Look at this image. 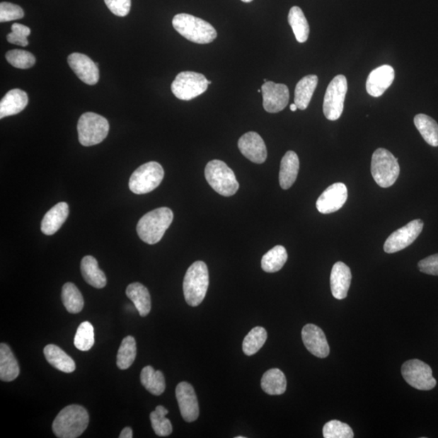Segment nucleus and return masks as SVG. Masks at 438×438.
Instances as JSON below:
<instances>
[{
    "label": "nucleus",
    "instance_id": "obj_13",
    "mask_svg": "<svg viewBox=\"0 0 438 438\" xmlns=\"http://www.w3.org/2000/svg\"><path fill=\"white\" fill-rule=\"evenodd\" d=\"M263 108L269 113H278L284 110L289 102V90L284 84L266 81L262 86Z\"/></svg>",
    "mask_w": 438,
    "mask_h": 438
},
{
    "label": "nucleus",
    "instance_id": "obj_33",
    "mask_svg": "<svg viewBox=\"0 0 438 438\" xmlns=\"http://www.w3.org/2000/svg\"><path fill=\"white\" fill-rule=\"evenodd\" d=\"M61 297L67 311L70 313H79L84 308V299L79 288L71 282L64 285Z\"/></svg>",
    "mask_w": 438,
    "mask_h": 438
},
{
    "label": "nucleus",
    "instance_id": "obj_40",
    "mask_svg": "<svg viewBox=\"0 0 438 438\" xmlns=\"http://www.w3.org/2000/svg\"><path fill=\"white\" fill-rule=\"evenodd\" d=\"M325 438H352L354 432L350 426L340 420H330L323 427Z\"/></svg>",
    "mask_w": 438,
    "mask_h": 438
},
{
    "label": "nucleus",
    "instance_id": "obj_16",
    "mask_svg": "<svg viewBox=\"0 0 438 438\" xmlns=\"http://www.w3.org/2000/svg\"><path fill=\"white\" fill-rule=\"evenodd\" d=\"M241 154L251 162L260 164L267 158V149L258 133L249 132L243 134L238 142Z\"/></svg>",
    "mask_w": 438,
    "mask_h": 438
},
{
    "label": "nucleus",
    "instance_id": "obj_45",
    "mask_svg": "<svg viewBox=\"0 0 438 438\" xmlns=\"http://www.w3.org/2000/svg\"><path fill=\"white\" fill-rule=\"evenodd\" d=\"M133 437V432L130 427H126L120 432V438H132Z\"/></svg>",
    "mask_w": 438,
    "mask_h": 438
},
{
    "label": "nucleus",
    "instance_id": "obj_28",
    "mask_svg": "<svg viewBox=\"0 0 438 438\" xmlns=\"http://www.w3.org/2000/svg\"><path fill=\"white\" fill-rule=\"evenodd\" d=\"M318 84V77L308 75L297 83L295 90V103L299 110H306L311 101L316 88Z\"/></svg>",
    "mask_w": 438,
    "mask_h": 438
},
{
    "label": "nucleus",
    "instance_id": "obj_44",
    "mask_svg": "<svg viewBox=\"0 0 438 438\" xmlns=\"http://www.w3.org/2000/svg\"><path fill=\"white\" fill-rule=\"evenodd\" d=\"M418 266L421 272L438 276V253L421 260Z\"/></svg>",
    "mask_w": 438,
    "mask_h": 438
},
{
    "label": "nucleus",
    "instance_id": "obj_11",
    "mask_svg": "<svg viewBox=\"0 0 438 438\" xmlns=\"http://www.w3.org/2000/svg\"><path fill=\"white\" fill-rule=\"evenodd\" d=\"M402 375L408 384L420 391H430L437 385L430 365L420 359H411L402 366Z\"/></svg>",
    "mask_w": 438,
    "mask_h": 438
},
{
    "label": "nucleus",
    "instance_id": "obj_46",
    "mask_svg": "<svg viewBox=\"0 0 438 438\" xmlns=\"http://www.w3.org/2000/svg\"><path fill=\"white\" fill-rule=\"evenodd\" d=\"M290 109L292 110V112H296V110L298 109L295 103H293L291 105Z\"/></svg>",
    "mask_w": 438,
    "mask_h": 438
},
{
    "label": "nucleus",
    "instance_id": "obj_32",
    "mask_svg": "<svg viewBox=\"0 0 438 438\" xmlns=\"http://www.w3.org/2000/svg\"><path fill=\"white\" fill-rule=\"evenodd\" d=\"M288 22L298 42H306L308 40L310 30L308 21L301 8L294 6L290 9Z\"/></svg>",
    "mask_w": 438,
    "mask_h": 438
},
{
    "label": "nucleus",
    "instance_id": "obj_48",
    "mask_svg": "<svg viewBox=\"0 0 438 438\" xmlns=\"http://www.w3.org/2000/svg\"><path fill=\"white\" fill-rule=\"evenodd\" d=\"M236 438H245V437H236Z\"/></svg>",
    "mask_w": 438,
    "mask_h": 438
},
{
    "label": "nucleus",
    "instance_id": "obj_37",
    "mask_svg": "<svg viewBox=\"0 0 438 438\" xmlns=\"http://www.w3.org/2000/svg\"><path fill=\"white\" fill-rule=\"evenodd\" d=\"M168 414V409L163 406H158L151 414L152 428L159 437H168L173 432V425L170 420L166 417Z\"/></svg>",
    "mask_w": 438,
    "mask_h": 438
},
{
    "label": "nucleus",
    "instance_id": "obj_8",
    "mask_svg": "<svg viewBox=\"0 0 438 438\" xmlns=\"http://www.w3.org/2000/svg\"><path fill=\"white\" fill-rule=\"evenodd\" d=\"M163 177V166L156 162H149L139 166L132 174L129 186L133 193H149L159 186Z\"/></svg>",
    "mask_w": 438,
    "mask_h": 438
},
{
    "label": "nucleus",
    "instance_id": "obj_1",
    "mask_svg": "<svg viewBox=\"0 0 438 438\" xmlns=\"http://www.w3.org/2000/svg\"><path fill=\"white\" fill-rule=\"evenodd\" d=\"M88 420L85 408L76 404L66 407L61 410L54 420V434L59 438L79 437L87 429Z\"/></svg>",
    "mask_w": 438,
    "mask_h": 438
},
{
    "label": "nucleus",
    "instance_id": "obj_25",
    "mask_svg": "<svg viewBox=\"0 0 438 438\" xmlns=\"http://www.w3.org/2000/svg\"><path fill=\"white\" fill-rule=\"evenodd\" d=\"M44 355L48 363L61 372L67 374L74 372L76 369L74 360L59 347L49 345L44 348Z\"/></svg>",
    "mask_w": 438,
    "mask_h": 438
},
{
    "label": "nucleus",
    "instance_id": "obj_30",
    "mask_svg": "<svg viewBox=\"0 0 438 438\" xmlns=\"http://www.w3.org/2000/svg\"><path fill=\"white\" fill-rule=\"evenodd\" d=\"M141 382L142 386L154 396H161L165 391L166 381L163 374L161 371L154 370L151 365L142 370Z\"/></svg>",
    "mask_w": 438,
    "mask_h": 438
},
{
    "label": "nucleus",
    "instance_id": "obj_41",
    "mask_svg": "<svg viewBox=\"0 0 438 438\" xmlns=\"http://www.w3.org/2000/svg\"><path fill=\"white\" fill-rule=\"evenodd\" d=\"M30 33L29 27L15 23L12 25V33L8 35V41L15 45L26 47L29 44L27 38L30 36Z\"/></svg>",
    "mask_w": 438,
    "mask_h": 438
},
{
    "label": "nucleus",
    "instance_id": "obj_24",
    "mask_svg": "<svg viewBox=\"0 0 438 438\" xmlns=\"http://www.w3.org/2000/svg\"><path fill=\"white\" fill-rule=\"evenodd\" d=\"M126 295L134 304L142 317H146L151 310V297L147 288L140 282H133L127 286Z\"/></svg>",
    "mask_w": 438,
    "mask_h": 438
},
{
    "label": "nucleus",
    "instance_id": "obj_4",
    "mask_svg": "<svg viewBox=\"0 0 438 438\" xmlns=\"http://www.w3.org/2000/svg\"><path fill=\"white\" fill-rule=\"evenodd\" d=\"M209 282V271L206 263L198 260L191 265L185 276L184 295L188 306L197 307L207 296Z\"/></svg>",
    "mask_w": 438,
    "mask_h": 438
},
{
    "label": "nucleus",
    "instance_id": "obj_22",
    "mask_svg": "<svg viewBox=\"0 0 438 438\" xmlns=\"http://www.w3.org/2000/svg\"><path fill=\"white\" fill-rule=\"evenodd\" d=\"M28 103L29 98L25 91L20 88L10 91L0 102V118L19 114L26 108Z\"/></svg>",
    "mask_w": 438,
    "mask_h": 438
},
{
    "label": "nucleus",
    "instance_id": "obj_20",
    "mask_svg": "<svg viewBox=\"0 0 438 438\" xmlns=\"http://www.w3.org/2000/svg\"><path fill=\"white\" fill-rule=\"evenodd\" d=\"M352 282L350 268L341 262L333 266L330 275V288L332 295L337 299H343L347 296Z\"/></svg>",
    "mask_w": 438,
    "mask_h": 438
},
{
    "label": "nucleus",
    "instance_id": "obj_34",
    "mask_svg": "<svg viewBox=\"0 0 438 438\" xmlns=\"http://www.w3.org/2000/svg\"><path fill=\"white\" fill-rule=\"evenodd\" d=\"M287 253L284 246H277L267 253L262 259V268L265 272H278L287 263Z\"/></svg>",
    "mask_w": 438,
    "mask_h": 438
},
{
    "label": "nucleus",
    "instance_id": "obj_19",
    "mask_svg": "<svg viewBox=\"0 0 438 438\" xmlns=\"http://www.w3.org/2000/svg\"><path fill=\"white\" fill-rule=\"evenodd\" d=\"M395 70L390 65H382L371 71L366 81V91L369 96L379 98L384 94L395 80Z\"/></svg>",
    "mask_w": 438,
    "mask_h": 438
},
{
    "label": "nucleus",
    "instance_id": "obj_42",
    "mask_svg": "<svg viewBox=\"0 0 438 438\" xmlns=\"http://www.w3.org/2000/svg\"><path fill=\"white\" fill-rule=\"evenodd\" d=\"M24 11L18 5L2 2L0 4V22L12 21L24 18Z\"/></svg>",
    "mask_w": 438,
    "mask_h": 438
},
{
    "label": "nucleus",
    "instance_id": "obj_27",
    "mask_svg": "<svg viewBox=\"0 0 438 438\" xmlns=\"http://www.w3.org/2000/svg\"><path fill=\"white\" fill-rule=\"evenodd\" d=\"M81 270L88 284L101 289L107 285V277L98 267L97 260L92 256H86L82 259Z\"/></svg>",
    "mask_w": 438,
    "mask_h": 438
},
{
    "label": "nucleus",
    "instance_id": "obj_23",
    "mask_svg": "<svg viewBox=\"0 0 438 438\" xmlns=\"http://www.w3.org/2000/svg\"><path fill=\"white\" fill-rule=\"evenodd\" d=\"M299 168L298 155L288 151L282 159L279 171V184L282 190H288L296 180Z\"/></svg>",
    "mask_w": 438,
    "mask_h": 438
},
{
    "label": "nucleus",
    "instance_id": "obj_26",
    "mask_svg": "<svg viewBox=\"0 0 438 438\" xmlns=\"http://www.w3.org/2000/svg\"><path fill=\"white\" fill-rule=\"evenodd\" d=\"M20 368L18 360L10 347L1 343L0 345V379L3 381H13L18 379Z\"/></svg>",
    "mask_w": 438,
    "mask_h": 438
},
{
    "label": "nucleus",
    "instance_id": "obj_36",
    "mask_svg": "<svg viewBox=\"0 0 438 438\" xmlns=\"http://www.w3.org/2000/svg\"><path fill=\"white\" fill-rule=\"evenodd\" d=\"M267 340V332L262 326L254 327L243 342V352L247 356H253L262 348Z\"/></svg>",
    "mask_w": 438,
    "mask_h": 438
},
{
    "label": "nucleus",
    "instance_id": "obj_5",
    "mask_svg": "<svg viewBox=\"0 0 438 438\" xmlns=\"http://www.w3.org/2000/svg\"><path fill=\"white\" fill-rule=\"evenodd\" d=\"M204 176L210 187L221 196L231 197L239 190L234 171L223 161H210L204 169Z\"/></svg>",
    "mask_w": 438,
    "mask_h": 438
},
{
    "label": "nucleus",
    "instance_id": "obj_6",
    "mask_svg": "<svg viewBox=\"0 0 438 438\" xmlns=\"http://www.w3.org/2000/svg\"><path fill=\"white\" fill-rule=\"evenodd\" d=\"M398 160L389 151L384 148H379L374 153L371 162V173L380 187L389 188L396 182L400 173Z\"/></svg>",
    "mask_w": 438,
    "mask_h": 438
},
{
    "label": "nucleus",
    "instance_id": "obj_31",
    "mask_svg": "<svg viewBox=\"0 0 438 438\" xmlns=\"http://www.w3.org/2000/svg\"><path fill=\"white\" fill-rule=\"evenodd\" d=\"M414 124L424 140L431 146H438V125L437 122L425 114L415 116Z\"/></svg>",
    "mask_w": 438,
    "mask_h": 438
},
{
    "label": "nucleus",
    "instance_id": "obj_39",
    "mask_svg": "<svg viewBox=\"0 0 438 438\" xmlns=\"http://www.w3.org/2000/svg\"><path fill=\"white\" fill-rule=\"evenodd\" d=\"M8 62L16 69H27L36 63L35 55L23 50H12L5 55Z\"/></svg>",
    "mask_w": 438,
    "mask_h": 438
},
{
    "label": "nucleus",
    "instance_id": "obj_14",
    "mask_svg": "<svg viewBox=\"0 0 438 438\" xmlns=\"http://www.w3.org/2000/svg\"><path fill=\"white\" fill-rule=\"evenodd\" d=\"M347 188L342 183H336L326 188L318 199L316 206L321 214L338 212L347 200Z\"/></svg>",
    "mask_w": 438,
    "mask_h": 438
},
{
    "label": "nucleus",
    "instance_id": "obj_35",
    "mask_svg": "<svg viewBox=\"0 0 438 438\" xmlns=\"http://www.w3.org/2000/svg\"><path fill=\"white\" fill-rule=\"evenodd\" d=\"M137 357V343L134 338L132 336H127L122 341L117 354L118 368L121 370H125L130 367L134 362Z\"/></svg>",
    "mask_w": 438,
    "mask_h": 438
},
{
    "label": "nucleus",
    "instance_id": "obj_17",
    "mask_svg": "<svg viewBox=\"0 0 438 438\" xmlns=\"http://www.w3.org/2000/svg\"><path fill=\"white\" fill-rule=\"evenodd\" d=\"M68 63L81 81L91 86L97 84L99 81L98 64L87 55L81 53L71 54L68 57Z\"/></svg>",
    "mask_w": 438,
    "mask_h": 438
},
{
    "label": "nucleus",
    "instance_id": "obj_10",
    "mask_svg": "<svg viewBox=\"0 0 438 438\" xmlns=\"http://www.w3.org/2000/svg\"><path fill=\"white\" fill-rule=\"evenodd\" d=\"M347 92V81L345 76L338 75L330 81L323 103V113L327 120L335 121L340 118Z\"/></svg>",
    "mask_w": 438,
    "mask_h": 438
},
{
    "label": "nucleus",
    "instance_id": "obj_12",
    "mask_svg": "<svg viewBox=\"0 0 438 438\" xmlns=\"http://www.w3.org/2000/svg\"><path fill=\"white\" fill-rule=\"evenodd\" d=\"M423 227V221L415 219L393 231L385 242L384 251L386 253H395L411 246L422 232Z\"/></svg>",
    "mask_w": 438,
    "mask_h": 438
},
{
    "label": "nucleus",
    "instance_id": "obj_7",
    "mask_svg": "<svg viewBox=\"0 0 438 438\" xmlns=\"http://www.w3.org/2000/svg\"><path fill=\"white\" fill-rule=\"evenodd\" d=\"M109 123L106 118L96 113L83 114L77 124L79 142L83 146H92L101 143L108 135Z\"/></svg>",
    "mask_w": 438,
    "mask_h": 438
},
{
    "label": "nucleus",
    "instance_id": "obj_38",
    "mask_svg": "<svg viewBox=\"0 0 438 438\" xmlns=\"http://www.w3.org/2000/svg\"><path fill=\"white\" fill-rule=\"evenodd\" d=\"M94 329L88 321L82 323L77 329L74 338V345L82 352L91 350L94 345Z\"/></svg>",
    "mask_w": 438,
    "mask_h": 438
},
{
    "label": "nucleus",
    "instance_id": "obj_21",
    "mask_svg": "<svg viewBox=\"0 0 438 438\" xmlns=\"http://www.w3.org/2000/svg\"><path fill=\"white\" fill-rule=\"evenodd\" d=\"M69 214L68 204L59 202L55 204L42 219L41 230L43 234L52 236L57 233L68 219Z\"/></svg>",
    "mask_w": 438,
    "mask_h": 438
},
{
    "label": "nucleus",
    "instance_id": "obj_18",
    "mask_svg": "<svg viewBox=\"0 0 438 438\" xmlns=\"http://www.w3.org/2000/svg\"><path fill=\"white\" fill-rule=\"evenodd\" d=\"M302 340L304 346L313 356L325 358L329 356L330 347L326 337L320 327L308 324L302 330Z\"/></svg>",
    "mask_w": 438,
    "mask_h": 438
},
{
    "label": "nucleus",
    "instance_id": "obj_43",
    "mask_svg": "<svg viewBox=\"0 0 438 438\" xmlns=\"http://www.w3.org/2000/svg\"><path fill=\"white\" fill-rule=\"evenodd\" d=\"M110 12L117 16L124 18L129 13L131 0H104Z\"/></svg>",
    "mask_w": 438,
    "mask_h": 438
},
{
    "label": "nucleus",
    "instance_id": "obj_9",
    "mask_svg": "<svg viewBox=\"0 0 438 438\" xmlns=\"http://www.w3.org/2000/svg\"><path fill=\"white\" fill-rule=\"evenodd\" d=\"M209 81L206 76L195 71H182L171 84L174 96L184 101H190L207 91Z\"/></svg>",
    "mask_w": 438,
    "mask_h": 438
},
{
    "label": "nucleus",
    "instance_id": "obj_47",
    "mask_svg": "<svg viewBox=\"0 0 438 438\" xmlns=\"http://www.w3.org/2000/svg\"><path fill=\"white\" fill-rule=\"evenodd\" d=\"M241 1L243 3H251L253 0H241Z\"/></svg>",
    "mask_w": 438,
    "mask_h": 438
},
{
    "label": "nucleus",
    "instance_id": "obj_3",
    "mask_svg": "<svg viewBox=\"0 0 438 438\" xmlns=\"http://www.w3.org/2000/svg\"><path fill=\"white\" fill-rule=\"evenodd\" d=\"M173 25L180 35L194 43L208 44L217 38V32L209 22L190 14L175 15Z\"/></svg>",
    "mask_w": 438,
    "mask_h": 438
},
{
    "label": "nucleus",
    "instance_id": "obj_15",
    "mask_svg": "<svg viewBox=\"0 0 438 438\" xmlns=\"http://www.w3.org/2000/svg\"><path fill=\"white\" fill-rule=\"evenodd\" d=\"M175 396L182 417L186 422H193L199 417V404L195 391L190 384L182 381L176 386Z\"/></svg>",
    "mask_w": 438,
    "mask_h": 438
},
{
    "label": "nucleus",
    "instance_id": "obj_2",
    "mask_svg": "<svg viewBox=\"0 0 438 438\" xmlns=\"http://www.w3.org/2000/svg\"><path fill=\"white\" fill-rule=\"evenodd\" d=\"M174 214L169 208H159L144 215L138 221L137 231L140 239L155 245L162 240L166 230L173 223Z\"/></svg>",
    "mask_w": 438,
    "mask_h": 438
},
{
    "label": "nucleus",
    "instance_id": "obj_29",
    "mask_svg": "<svg viewBox=\"0 0 438 438\" xmlns=\"http://www.w3.org/2000/svg\"><path fill=\"white\" fill-rule=\"evenodd\" d=\"M263 390L270 396H280L287 389V379L279 369H272L265 372L262 379Z\"/></svg>",
    "mask_w": 438,
    "mask_h": 438
}]
</instances>
